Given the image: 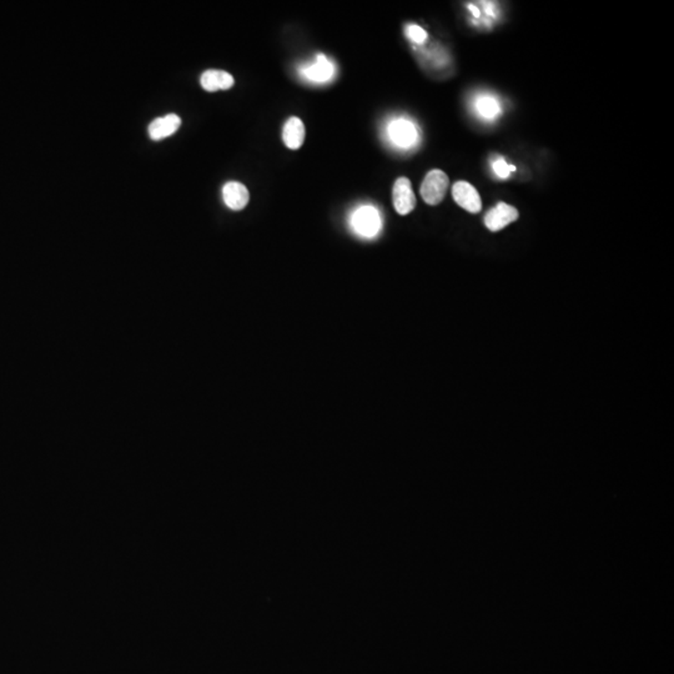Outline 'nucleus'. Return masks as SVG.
<instances>
[{
	"label": "nucleus",
	"instance_id": "f257e3e1",
	"mask_svg": "<svg viewBox=\"0 0 674 674\" xmlns=\"http://www.w3.org/2000/svg\"><path fill=\"white\" fill-rule=\"evenodd\" d=\"M351 227L360 236L373 238L380 233L382 221L378 210L370 205H365L356 210L351 216Z\"/></svg>",
	"mask_w": 674,
	"mask_h": 674
},
{
	"label": "nucleus",
	"instance_id": "f03ea898",
	"mask_svg": "<svg viewBox=\"0 0 674 674\" xmlns=\"http://www.w3.org/2000/svg\"><path fill=\"white\" fill-rule=\"evenodd\" d=\"M448 185H450V181H448L447 175L442 170L435 168V170H431L430 173L424 176L420 192L424 203H429L431 206H435L441 203L445 198Z\"/></svg>",
	"mask_w": 674,
	"mask_h": 674
},
{
	"label": "nucleus",
	"instance_id": "7ed1b4c3",
	"mask_svg": "<svg viewBox=\"0 0 674 674\" xmlns=\"http://www.w3.org/2000/svg\"><path fill=\"white\" fill-rule=\"evenodd\" d=\"M392 201L395 210L400 215L410 214L416 206V196L413 184L407 178H399L392 189Z\"/></svg>",
	"mask_w": 674,
	"mask_h": 674
},
{
	"label": "nucleus",
	"instance_id": "20e7f679",
	"mask_svg": "<svg viewBox=\"0 0 674 674\" xmlns=\"http://www.w3.org/2000/svg\"><path fill=\"white\" fill-rule=\"evenodd\" d=\"M452 196L459 206L471 214H477L482 209L481 196L470 182L457 181L452 187Z\"/></svg>",
	"mask_w": 674,
	"mask_h": 674
},
{
	"label": "nucleus",
	"instance_id": "39448f33",
	"mask_svg": "<svg viewBox=\"0 0 674 674\" xmlns=\"http://www.w3.org/2000/svg\"><path fill=\"white\" fill-rule=\"evenodd\" d=\"M517 209H515L511 205L505 203H499L494 209L489 210V213L485 216V224L486 227L491 231H500L505 227H508L512 222L517 220Z\"/></svg>",
	"mask_w": 674,
	"mask_h": 674
},
{
	"label": "nucleus",
	"instance_id": "423d86ee",
	"mask_svg": "<svg viewBox=\"0 0 674 674\" xmlns=\"http://www.w3.org/2000/svg\"><path fill=\"white\" fill-rule=\"evenodd\" d=\"M222 198L229 209L240 211L249 203L250 194L244 184L238 181H230L222 187Z\"/></svg>",
	"mask_w": 674,
	"mask_h": 674
},
{
	"label": "nucleus",
	"instance_id": "0eeeda50",
	"mask_svg": "<svg viewBox=\"0 0 674 674\" xmlns=\"http://www.w3.org/2000/svg\"><path fill=\"white\" fill-rule=\"evenodd\" d=\"M389 134L391 140L402 148L413 145L417 141V130L413 122L405 119H399L391 122Z\"/></svg>",
	"mask_w": 674,
	"mask_h": 674
},
{
	"label": "nucleus",
	"instance_id": "6e6552de",
	"mask_svg": "<svg viewBox=\"0 0 674 674\" xmlns=\"http://www.w3.org/2000/svg\"><path fill=\"white\" fill-rule=\"evenodd\" d=\"M181 119L176 114H168L165 117H157L149 125V136L155 141L165 139L178 131L180 128Z\"/></svg>",
	"mask_w": 674,
	"mask_h": 674
},
{
	"label": "nucleus",
	"instance_id": "1a4fd4ad",
	"mask_svg": "<svg viewBox=\"0 0 674 674\" xmlns=\"http://www.w3.org/2000/svg\"><path fill=\"white\" fill-rule=\"evenodd\" d=\"M200 83L206 92L214 93L217 90H227L233 87L235 80L231 74H229L224 70L210 69L203 73V76L200 78Z\"/></svg>",
	"mask_w": 674,
	"mask_h": 674
},
{
	"label": "nucleus",
	"instance_id": "9d476101",
	"mask_svg": "<svg viewBox=\"0 0 674 674\" xmlns=\"http://www.w3.org/2000/svg\"><path fill=\"white\" fill-rule=\"evenodd\" d=\"M282 139L291 150L300 149L305 140V125L300 117H292L286 122L282 130Z\"/></svg>",
	"mask_w": 674,
	"mask_h": 674
},
{
	"label": "nucleus",
	"instance_id": "9b49d317",
	"mask_svg": "<svg viewBox=\"0 0 674 674\" xmlns=\"http://www.w3.org/2000/svg\"><path fill=\"white\" fill-rule=\"evenodd\" d=\"M334 65L325 55H317L316 60L313 64L303 70V76L308 78V80L315 83L329 82L334 76Z\"/></svg>",
	"mask_w": 674,
	"mask_h": 674
},
{
	"label": "nucleus",
	"instance_id": "f8f14e48",
	"mask_svg": "<svg viewBox=\"0 0 674 674\" xmlns=\"http://www.w3.org/2000/svg\"><path fill=\"white\" fill-rule=\"evenodd\" d=\"M476 108L478 113L482 115L483 117H487V119H492V117H496L501 113V108L497 100L494 98H491V96H481L477 99Z\"/></svg>",
	"mask_w": 674,
	"mask_h": 674
},
{
	"label": "nucleus",
	"instance_id": "ddd939ff",
	"mask_svg": "<svg viewBox=\"0 0 674 674\" xmlns=\"http://www.w3.org/2000/svg\"><path fill=\"white\" fill-rule=\"evenodd\" d=\"M406 34L416 44H422L427 39V33L421 27L415 24H410L407 27Z\"/></svg>",
	"mask_w": 674,
	"mask_h": 674
},
{
	"label": "nucleus",
	"instance_id": "4468645a",
	"mask_svg": "<svg viewBox=\"0 0 674 674\" xmlns=\"http://www.w3.org/2000/svg\"><path fill=\"white\" fill-rule=\"evenodd\" d=\"M494 173L497 174L499 178L501 179H507L510 176V165L505 163V159L503 157H499L496 162L494 163Z\"/></svg>",
	"mask_w": 674,
	"mask_h": 674
},
{
	"label": "nucleus",
	"instance_id": "2eb2a0df",
	"mask_svg": "<svg viewBox=\"0 0 674 674\" xmlns=\"http://www.w3.org/2000/svg\"><path fill=\"white\" fill-rule=\"evenodd\" d=\"M467 8L471 10L472 14H473V17H480V15H481V13H480L478 9H477L476 6H473L472 4H470V6H467Z\"/></svg>",
	"mask_w": 674,
	"mask_h": 674
}]
</instances>
